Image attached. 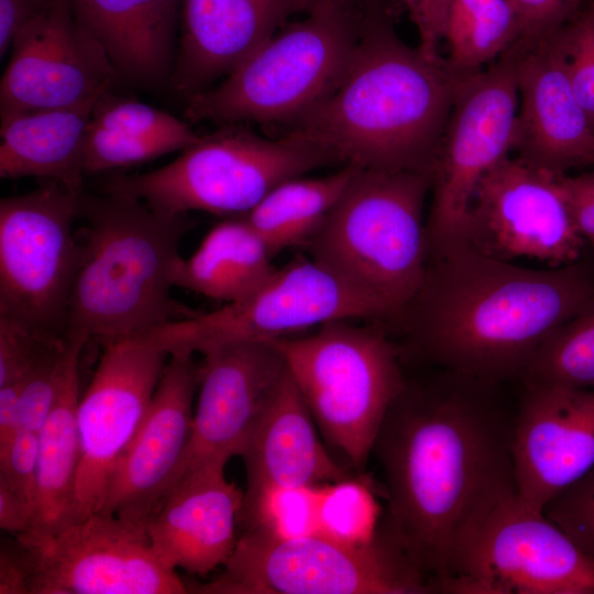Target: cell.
Segmentation results:
<instances>
[{"label": "cell", "instance_id": "ee69618b", "mask_svg": "<svg viewBox=\"0 0 594 594\" xmlns=\"http://www.w3.org/2000/svg\"><path fill=\"white\" fill-rule=\"evenodd\" d=\"M23 383L0 386V448L13 437L18 427L19 398Z\"/></svg>", "mask_w": 594, "mask_h": 594}, {"label": "cell", "instance_id": "7402d4cb", "mask_svg": "<svg viewBox=\"0 0 594 594\" xmlns=\"http://www.w3.org/2000/svg\"><path fill=\"white\" fill-rule=\"evenodd\" d=\"M244 492L208 466L183 475L146 524L152 549L167 568L205 575L230 559Z\"/></svg>", "mask_w": 594, "mask_h": 594}, {"label": "cell", "instance_id": "277c9868", "mask_svg": "<svg viewBox=\"0 0 594 594\" xmlns=\"http://www.w3.org/2000/svg\"><path fill=\"white\" fill-rule=\"evenodd\" d=\"M78 219L85 240L66 337L100 344L146 337L196 314L172 297L180 241L191 227L187 215L169 217L131 196L82 190Z\"/></svg>", "mask_w": 594, "mask_h": 594}, {"label": "cell", "instance_id": "f1b7e54d", "mask_svg": "<svg viewBox=\"0 0 594 594\" xmlns=\"http://www.w3.org/2000/svg\"><path fill=\"white\" fill-rule=\"evenodd\" d=\"M356 167L322 177H294L274 187L245 216L274 256L306 245L341 197Z\"/></svg>", "mask_w": 594, "mask_h": 594}, {"label": "cell", "instance_id": "d6986e66", "mask_svg": "<svg viewBox=\"0 0 594 594\" xmlns=\"http://www.w3.org/2000/svg\"><path fill=\"white\" fill-rule=\"evenodd\" d=\"M200 363L168 356L150 407L117 463L99 512L146 524L177 483L189 444Z\"/></svg>", "mask_w": 594, "mask_h": 594}, {"label": "cell", "instance_id": "ffe728a7", "mask_svg": "<svg viewBox=\"0 0 594 594\" xmlns=\"http://www.w3.org/2000/svg\"><path fill=\"white\" fill-rule=\"evenodd\" d=\"M522 385L513 432L517 497L542 510L594 464V389Z\"/></svg>", "mask_w": 594, "mask_h": 594}, {"label": "cell", "instance_id": "b9f144b4", "mask_svg": "<svg viewBox=\"0 0 594 594\" xmlns=\"http://www.w3.org/2000/svg\"><path fill=\"white\" fill-rule=\"evenodd\" d=\"M50 0H0V55L12 46L18 33L34 20Z\"/></svg>", "mask_w": 594, "mask_h": 594}, {"label": "cell", "instance_id": "83f0119b", "mask_svg": "<svg viewBox=\"0 0 594 594\" xmlns=\"http://www.w3.org/2000/svg\"><path fill=\"white\" fill-rule=\"evenodd\" d=\"M82 350L73 355L54 407L38 433L35 522L29 534L18 537L50 535L73 522L80 458L77 410Z\"/></svg>", "mask_w": 594, "mask_h": 594}, {"label": "cell", "instance_id": "4fadbf2b", "mask_svg": "<svg viewBox=\"0 0 594 594\" xmlns=\"http://www.w3.org/2000/svg\"><path fill=\"white\" fill-rule=\"evenodd\" d=\"M452 593L594 594V562L542 510L515 495L463 542Z\"/></svg>", "mask_w": 594, "mask_h": 594}, {"label": "cell", "instance_id": "9a60e30c", "mask_svg": "<svg viewBox=\"0 0 594 594\" xmlns=\"http://www.w3.org/2000/svg\"><path fill=\"white\" fill-rule=\"evenodd\" d=\"M560 176L507 156L479 183L462 239L480 253L549 267L580 261L584 245Z\"/></svg>", "mask_w": 594, "mask_h": 594}, {"label": "cell", "instance_id": "bcb514c9", "mask_svg": "<svg viewBox=\"0 0 594 594\" xmlns=\"http://www.w3.org/2000/svg\"><path fill=\"white\" fill-rule=\"evenodd\" d=\"M594 6V0H588Z\"/></svg>", "mask_w": 594, "mask_h": 594}, {"label": "cell", "instance_id": "cb8c5ba5", "mask_svg": "<svg viewBox=\"0 0 594 594\" xmlns=\"http://www.w3.org/2000/svg\"><path fill=\"white\" fill-rule=\"evenodd\" d=\"M315 425L286 367L241 454L246 472L243 506L273 488L321 486L352 476L326 450Z\"/></svg>", "mask_w": 594, "mask_h": 594}, {"label": "cell", "instance_id": "30bf717a", "mask_svg": "<svg viewBox=\"0 0 594 594\" xmlns=\"http://www.w3.org/2000/svg\"><path fill=\"white\" fill-rule=\"evenodd\" d=\"M387 316L394 314L380 298L310 256H299L245 298L168 322L146 337L169 355L201 354L226 343L296 336L331 321Z\"/></svg>", "mask_w": 594, "mask_h": 594}, {"label": "cell", "instance_id": "d6a6232c", "mask_svg": "<svg viewBox=\"0 0 594 594\" xmlns=\"http://www.w3.org/2000/svg\"><path fill=\"white\" fill-rule=\"evenodd\" d=\"M90 124L117 133L156 140L184 151L199 141L184 121L136 100L114 97L110 90L96 101Z\"/></svg>", "mask_w": 594, "mask_h": 594}, {"label": "cell", "instance_id": "1f68e13d", "mask_svg": "<svg viewBox=\"0 0 594 594\" xmlns=\"http://www.w3.org/2000/svg\"><path fill=\"white\" fill-rule=\"evenodd\" d=\"M380 518L378 504L366 481L351 476L321 486L319 532L346 542H367L375 537Z\"/></svg>", "mask_w": 594, "mask_h": 594}, {"label": "cell", "instance_id": "7bdbcfd3", "mask_svg": "<svg viewBox=\"0 0 594 594\" xmlns=\"http://www.w3.org/2000/svg\"><path fill=\"white\" fill-rule=\"evenodd\" d=\"M35 521V506L0 481V527L14 537L29 534Z\"/></svg>", "mask_w": 594, "mask_h": 594}, {"label": "cell", "instance_id": "f546056e", "mask_svg": "<svg viewBox=\"0 0 594 594\" xmlns=\"http://www.w3.org/2000/svg\"><path fill=\"white\" fill-rule=\"evenodd\" d=\"M519 36L520 19L515 0H444L447 58L460 70L482 69Z\"/></svg>", "mask_w": 594, "mask_h": 594}, {"label": "cell", "instance_id": "603a6c76", "mask_svg": "<svg viewBox=\"0 0 594 594\" xmlns=\"http://www.w3.org/2000/svg\"><path fill=\"white\" fill-rule=\"evenodd\" d=\"M180 12L169 84L189 97L229 75L296 13L293 0H182Z\"/></svg>", "mask_w": 594, "mask_h": 594}, {"label": "cell", "instance_id": "484cf974", "mask_svg": "<svg viewBox=\"0 0 594 594\" xmlns=\"http://www.w3.org/2000/svg\"><path fill=\"white\" fill-rule=\"evenodd\" d=\"M98 98L59 108L2 112L0 177H36L82 190L85 140Z\"/></svg>", "mask_w": 594, "mask_h": 594}, {"label": "cell", "instance_id": "9c48e42d", "mask_svg": "<svg viewBox=\"0 0 594 594\" xmlns=\"http://www.w3.org/2000/svg\"><path fill=\"white\" fill-rule=\"evenodd\" d=\"M205 594H431L439 593L403 549L382 529L367 542L342 541L322 532L280 538L245 528Z\"/></svg>", "mask_w": 594, "mask_h": 594}, {"label": "cell", "instance_id": "8d00e7d4", "mask_svg": "<svg viewBox=\"0 0 594 594\" xmlns=\"http://www.w3.org/2000/svg\"><path fill=\"white\" fill-rule=\"evenodd\" d=\"M542 512L594 562V464Z\"/></svg>", "mask_w": 594, "mask_h": 594}, {"label": "cell", "instance_id": "5bb4252c", "mask_svg": "<svg viewBox=\"0 0 594 594\" xmlns=\"http://www.w3.org/2000/svg\"><path fill=\"white\" fill-rule=\"evenodd\" d=\"M28 594H184L188 586L154 553L146 529L101 512L40 537H15Z\"/></svg>", "mask_w": 594, "mask_h": 594}, {"label": "cell", "instance_id": "d590c367", "mask_svg": "<svg viewBox=\"0 0 594 594\" xmlns=\"http://www.w3.org/2000/svg\"><path fill=\"white\" fill-rule=\"evenodd\" d=\"M67 337L41 332L20 320L0 314V386L22 383Z\"/></svg>", "mask_w": 594, "mask_h": 594}, {"label": "cell", "instance_id": "7dc6e473", "mask_svg": "<svg viewBox=\"0 0 594 594\" xmlns=\"http://www.w3.org/2000/svg\"><path fill=\"white\" fill-rule=\"evenodd\" d=\"M588 1V0H587ZM590 2V1H588ZM591 3V2H590ZM592 4V3H591ZM593 6V4H592ZM594 7V6H593Z\"/></svg>", "mask_w": 594, "mask_h": 594}, {"label": "cell", "instance_id": "4dcf8cb0", "mask_svg": "<svg viewBox=\"0 0 594 594\" xmlns=\"http://www.w3.org/2000/svg\"><path fill=\"white\" fill-rule=\"evenodd\" d=\"M521 383L594 389V300L546 339Z\"/></svg>", "mask_w": 594, "mask_h": 594}, {"label": "cell", "instance_id": "6da1fadb", "mask_svg": "<svg viewBox=\"0 0 594 594\" xmlns=\"http://www.w3.org/2000/svg\"><path fill=\"white\" fill-rule=\"evenodd\" d=\"M440 371L430 383L405 380L372 454L387 496L378 527L439 593H451L463 542L499 504L517 495V403L503 397V384Z\"/></svg>", "mask_w": 594, "mask_h": 594}, {"label": "cell", "instance_id": "60d3db41", "mask_svg": "<svg viewBox=\"0 0 594 594\" xmlns=\"http://www.w3.org/2000/svg\"><path fill=\"white\" fill-rule=\"evenodd\" d=\"M418 36V47L431 58L441 56L443 41L444 0H402Z\"/></svg>", "mask_w": 594, "mask_h": 594}, {"label": "cell", "instance_id": "2e32d148", "mask_svg": "<svg viewBox=\"0 0 594 594\" xmlns=\"http://www.w3.org/2000/svg\"><path fill=\"white\" fill-rule=\"evenodd\" d=\"M101 345L77 410L80 458L73 522L100 510L111 474L143 421L169 356L147 337Z\"/></svg>", "mask_w": 594, "mask_h": 594}, {"label": "cell", "instance_id": "3957f363", "mask_svg": "<svg viewBox=\"0 0 594 594\" xmlns=\"http://www.w3.org/2000/svg\"><path fill=\"white\" fill-rule=\"evenodd\" d=\"M396 7L370 0L341 77L290 132L332 164L432 174L454 100L474 72L408 45L395 29Z\"/></svg>", "mask_w": 594, "mask_h": 594}, {"label": "cell", "instance_id": "836d02e7", "mask_svg": "<svg viewBox=\"0 0 594 594\" xmlns=\"http://www.w3.org/2000/svg\"><path fill=\"white\" fill-rule=\"evenodd\" d=\"M321 486L266 491L242 507L240 521L245 528H257L280 538L316 532Z\"/></svg>", "mask_w": 594, "mask_h": 594}, {"label": "cell", "instance_id": "52a82bcc", "mask_svg": "<svg viewBox=\"0 0 594 594\" xmlns=\"http://www.w3.org/2000/svg\"><path fill=\"white\" fill-rule=\"evenodd\" d=\"M338 320L272 342L326 440L364 469L405 377L400 351L381 331Z\"/></svg>", "mask_w": 594, "mask_h": 594}, {"label": "cell", "instance_id": "4316f807", "mask_svg": "<svg viewBox=\"0 0 594 594\" xmlns=\"http://www.w3.org/2000/svg\"><path fill=\"white\" fill-rule=\"evenodd\" d=\"M272 253L243 217L216 224L174 276L182 287L223 304L239 301L262 286L276 267Z\"/></svg>", "mask_w": 594, "mask_h": 594}, {"label": "cell", "instance_id": "8992f818", "mask_svg": "<svg viewBox=\"0 0 594 594\" xmlns=\"http://www.w3.org/2000/svg\"><path fill=\"white\" fill-rule=\"evenodd\" d=\"M366 4H317L304 20L262 43L220 86L190 96L186 117L231 124H293L341 77L358 41Z\"/></svg>", "mask_w": 594, "mask_h": 594}, {"label": "cell", "instance_id": "e575fe53", "mask_svg": "<svg viewBox=\"0 0 594 594\" xmlns=\"http://www.w3.org/2000/svg\"><path fill=\"white\" fill-rule=\"evenodd\" d=\"M554 35L573 91L594 123V7L586 1Z\"/></svg>", "mask_w": 594, "mask_h": 594}, {"label": "cell", "instance_id": "7a4b0ae2", "mask_svg": "<svg viewBox=\"0 0 594 594\" xmlns=\"http://www.w3.org/2000/svg\"><path fill=\"white\" fill-rule=\"evenodd\" d=\"M593 300L594 276L580 261L526 268L455 239L428 249L408 306L416 315L408 351L438 370L522 382L546 339Z\"/></svg>", "mask_w": 594, "mask_h": 594}, {"label": "cell", "instance_id": "74e56055", "mask_svg": "<svg viewBox=\"0 0 594 594\" xmlns=\"http://www.w3.org/2000/svg\"><path fill=\"white\" fill-rule=\"evenodd\" d=\"M37 464V432L18 430L11 440L0 448V481L32 502L35 515Z\"/></svg>", "mask_w": 594, "mask_h": 594}, {"label": "cell", "instance_id": "f6af8a7d", "mask_svg": "<svg viewBox=\"0 0 594 594\" xmlns=\"http://www.w3.org/2000/svg\"><path fill=\"white\" fill-rule=\"evenodd\" d=\"M295 11L297 12H308L314 7L320 3H339L350 7H362L369 2V0H293Z\"/></svg>", "mask_w": 594, "mask_h": 594}, {"label": "cell", "instance_id": "ab89813d", "mask_svg": "<svg viewBox=\"0 0 594 594\" xmlns=\"http://www.w3.org/2000/svg\"><path fill=\"white\" fill-rule=\"evenodd\" d=\"M560 184L580 235L594 248V170L574 176L563 174Z\"/></svg>", "mask_w": 594, "mask_h": 594}, {"label": "cell", "instance_id": "d4e9b609", "mask_svg": "<svg viewBox=\"0 0 594 594\" xmlns=\"http://www.w3.org/2000/svg\"><path fill=\"white\" fill-rule=\"evenodd\" d=\"M78 23L119 77L144 86L170 79L182 0H69Z\"/></svg>", "mask_w": 594, "mask_h": 594}, {"label": "cell", "instance_id": "8fae6325", "mask_svg": "<svg viewBox=\"0 0 594 594\" xmlns=\"http://www.w3.org/2000/svg\"><path fill=\"white\" fill-rule=\"evenodd\" d=\"M81 191L44 180L0 201V314L61 338L81 260L73 228Z\"/></svg>", "mask_w": 594, "mask_h": 594}, {"label": "cell", "instance_id": "f35d334b", "mask_svg": "<svg viewBox=\"0 0 594 594\" xmlns=\"http://www.w3.org/2000/svg\"><path fill=\"white\" fill-rule=\"evenodd\" d=\"M587 0H515L521 38H538L562 28Z\"/></svg>", "mask_w": 594, "mask_h": 594}, {"label": "cell", "instance_id": "5b68a950", "mask_svg": "<svg viewBox=\"0 0 594 594\" xmlns=\"http://www.w3.org/2000/svg\"><path fill=\"white\" fill-rule=\"evenodd\" d=\"M431 186L429 172L356 168L305 245L309 256L400 315L425 280Z\"/></svg>", "mask_w": 594, "mask_h": 594}, {"label": "cell", "instance_id": "ac0fdd59", "mask_svg": "<svg viewBox=\"0 0 594 594\" xmlns=\"http://www.w3.org/2000/svg\"><path fill=\"white\" fill-rule=\"evenodd\" d=\"M201 355L191 436L177 482L189 472L224 468L232 457H241L286 372L272 342L226 343Z\"/></svg>", "mask_w": 594, "mask_h": 594}, {"label": "cell", "instance_id": "e0dca14e", "mask_svg": "<svg viewBox=\"0 0 594 594\" xmlns=\"http://www.w3.org/2000/svg\"><path fill=\"white\" fill-rule=\"evenodd\" d=\"M11 47L0 85L1 113L77 105L110 90L119 77L69 0H50Z\"/></svg>", "mask_w": 594, "mask_h": 594}, {"label": "cell", "instance_id": "ba28073f", "mask_svg": "<svg viewBox=\"0 0 594 594\" xmlns=\"http://www.w3.org/2000/svg\"><path fill=\"white\" fill-rule=\"evenodd\" d=\"M330 164L294 132L272 140L228 127L200 136L163 167L108 178L103 191L140 199L169 217L205 211L233 218L245 216L280 183Z\"/></svg>", "mask_w": 594, "mask_h": 594}, {"label": "cell", "instance_id": "7c38bea8", "mask_svg": "<svg viewBox=\"0 0 594 594\" xmlns=\"http://www.w3.org/2000/svg\"><path fill=\"white\" fill-rule=\"evenodd\" d=\"M518 101L513 46L463 82L432 169L428 248L462 239L479 183L514 151Z\"/></svg>", "mask_w": 594, "mask_h": 594}, {"label": "cell", "instance_id": "44dd1931", "mask_svg": "<svg viewBox=\"0 0 594 594\" xmlns=\"http://www.w3.org/2000/svg\"><path fill=\"white\" fill-rule=\"evenodd\" d=\"M512 46L520 101L517 157L557 175L594 165V123L573 91L554 32Z\"/></svg>", "mask_w": 594, "mask_h": 594}]
</instances>
